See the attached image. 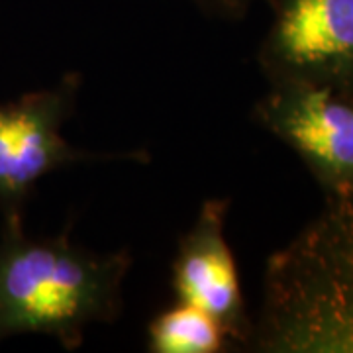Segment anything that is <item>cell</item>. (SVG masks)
I'll use <instances>...</instances> for the list:
<instances>
[{
	"label": "cell",
	"instance_id": "1",
	"mask_svg": "<svg viewBox=\"0 0 353 353\" xmlns=\"http://www.w3.org/2000/svg\"><path fill=\"white\" fill-rule=\"evenodd\" d=\"M130 250L101 253L77 243L69 230L30 236L24 214L2 216L0 228V341L43 334L73 352L92 324L122 312Z\"/></svg>",
	"mask_w": 353,
	"mask_h": 353
},
{
	"label": "cell",
	"instance_id": "2",
	"mask_svg": "<svg viewBox=\"0 0 353 353\" xmlns=\"http://www.w3.org/2000/svg\"><path fill=\"white\" fill-rule=\"evenodd\" d=\"M261 353H353V201L326 199L275 253L250 347Z\"/></svg>",
	"mask_w": 353,
	"mask_h": 353
},
{
	"label": "cell",
	"instance_id": "3",
	"mask_svg": "<svg viewBox=\"0 0 353 353\" xmlns=\"http://www.w3.org/2000/svg\"><path fill=\"white\" fill-rule=\"evenodd\" d=\"M83 77L67 73L57 85L0 102V212L24 214L39 181L53 171L87 161L139 159L138 153H94L71 145L61 134L75 112Z\"/></svg>",
	"mask_w": 353,
	"mask_h": 353
},
{
	"label": "cell",
	"instance_id": "4",
	"mask_svg": "<svg viewBox=\"0 0 353 353\" xmlns=\"http://www.w3.org/2000/svg\"><path fill=\"white\" fill-rule=\"evenodd\" d=\"M253 120L303 159L326 199L353 201V92L273 81Z\"/></svg>",
	"mask_w": 353,
	"mask_h": 353
},
{
	"label": "cell",
	"instance_id": "5",
	"mask_svg": "<svg viewBox=\"0 0 353 353\" xmlns=\"http://www.w3.org/2000/svg\"><path fill=\"white\" fill-rule=\"evenodd\" d=\"M257 51L269 83L306 81L353 92V0H267Z\"/></svg>",
	"mask_w": 353,
	"mask_h": 353
},
{
	"label": "cell",
	"instance_id": "6",
	"mask_svg": "<svg viewBox=\"0 0 353 353\" xmlns=\"http://www.w3.org/2000/svg\"><path fill=\"white\" fill-rule=\"evenodd\" d=\"M228 199L202 202L192 226L176 243L171 287L179 301L194 304L216 318L234 347L248 350L253 320L241 292L238 265L228 243Z\"/></svg>",
	"mask_w": 353,
	"mask_h": 353
},
{
	"label": "cell",
	"instance_id": "7",
	"mask_svg": "<svg viewBox=\"0 0 353 353\" xmlns=\"http://www.w3.org/2000/svg\"><path fill=\"white\" fill-rule=\"evenodd\" d=\"M232 347L220 322L185 301L157 312L148 326V352L152 353H222Z\"/></svg>",
	"mask_w": 353,
	"mask_h": 353
},
{
	"label": "cell",
	"instance_id": "8",
	"mask_svg": "<svg viewBox=\"0 0 353 353\" xmlns=\"http://www.w3.org/2000/svg\"><path fill=\"white\" fill-rule=\"evenodd\" d=\"M202 14L218 18L224 22H240L243 20L253 0H190Z\"/></svg>",
	"mask_w": 353,
	"mask_h": 353
}]
</instances>
